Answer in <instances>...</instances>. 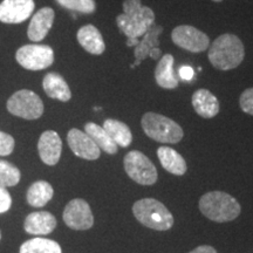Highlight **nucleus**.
<instances>
[{"label": "nucleus", "instance_id": "30", "mask_svg": "<svg viewBox=\"0 0 253 253\" xmlns=\"http://www.w3.org/2000/svg\"><path fill=\"white\" fill-rule=\"evenodd\" d=\"M12 204V198L9 192L4 186L0 185V213H4L9 210Z\"/></svg>", "mask_w": 253, "mask_h": 253}, {"label": "nucleus", "instance_id": "24", "mask_svg": "<svg viewBox=\"0 0 253 253\" xmlns=\"http://www.w3.org/2000/svg\"><path fill=\"white\" fill-rule=\"evenodd\" d=\"M54 195V190L52 185L46 181L34 182L27 191V202L31 207L41 208L45 207L52 199Z\"/></svg>", "mask_w": 253, "mask_h": 253}, {"label": "nucleus", "instance_id": "23", "mask_svg": "<svg viewBox=\"0 0 253 253\" xmlns=\"http://www.w3.org/2000/svg\"><path fill=\"white\" fill-rule=\"evenodd\" d=\"M103 129L108 132L118 147L126 148L131 144L132 134L130 128L119 120L107 119L103 122Z\"/></svg>", "mask_w": 253, "mask_h": 253}, {"label": "nucleus", "instance_id": "4", "mask_svg": "<svg viewBox=\"0 0 253 253\" xmlns=\"http://www.w3.org/2000/svg\"><path fill=\"white\" fill-rule=\"evenodd\" d=\"M132 212L142 225L156 231H167L173 225V217L160 201L143 198L132 205Z\"/></svg>", "mask_w": 253, "mask_h": 253}, {"label": "nucleus", "instance_id": "33", "mask_svg": "<svg viewBox=\"0 0 253 253\" xmlns=\"http://www.w3.org/2000/svg\"><path fill=\"white\" fill-rule=\"evenodd\" d=\"M161 55H162V50H161L160 47H157V48H155V49L151 50L150 54H149L150 58L154 59V60L161 59Z\"/></svg>", "mask_w": 253, "mask_h": 253}, {"label": "nucleus", "instance_id": "25", "mask_svg": "<svg viewBox=\"0 0 253 253\" xmlns=\"http://www.w3.org/2000/svg\"><path fill=\"white\" fill-rule=\"evenodd\" d=\"M19 253H62V250L54 240L37 237L25 242Z\"/></svg>", "mask_w": 253, "mask_h": 253}, {"label": "nucleus", "instance_id": "10", "mask_svg": "<svg viewBox=\"0 0 253 253\" xmlns=\"http://www.w3.org/2000/svg\"><path fill=\"white\" fill-rule=\"evenodd\" d=\"M63 221L73 230H89L94 225V216L84 199H72L63 210Z\"/></svg>", "mask_w": 253, "mask_h": 253}, {"label": "nucleus", "instance_id": "26", "mask_svg": "<svg viewBox=\"0 0 253 253\" xmlns=\"http://www.w3.org/2000/svg\"><path fill=\"white\" fill-rule=\"evenodd\" d=\"M20 170L14 164L7 162L5 160H0V185L14 186L20 181Z\"/></svg>", "mask_w": 253, "mask_h": 253}, {"label": "nucleus", "instance_id": "9", "mask_svg": "<svg viewBox=\"0 0 253 253\" xmlns=\"http://www.w3.org/2000/svg\"><path fill=\"white\" fill-rule=\"evenodd\" d=\"M171 39L176 46L191 53L204 52L210 46L208 34L190 25H181L173 28Z\"/></svg>", "mask_w": 253, "mask_h": 253}, {"label": "nucleus", "instance_id": "36", "mask_svg": "<svg viewBox=\"0 0 253 253\" xmlns=\"http://www.w3.org/2000/svg\"><path fill=\"white\" fill-rule=\"evenodd\" d=\"M0 239H1V232H0Z\"/></svg>", "mask_w": 253, "mask_h": 253}, {"label": "nucleus", "instance_id": "14", "mask_svg": "<svg viewBox=\"0 0 253 253\" xmlns=\"http://www.w3.org/2000/svg\"><path fill=\"white\" fill-rule=\"evenodd\" d=\"M55 18L54 9L50 7H42L31 19L27 28L28 39L33 42H40L47 37L53 26Z\"/></svg>", "mask_w": 253, "mask_h": 253}, {"label": "nucleus", "instance_id": "32", "mask_svg": "<svg viewBox=\"0 0 253 253\" xmlns=\"http://www.w3.org/2000/svg\"><path fill=\"white\" fill-rule=\"evenodd\" d=\"M189 253H217V251L216 249L210 245H202V246H198V248H196L194 251Z\"/></svg>", "mask_w": 253, "mask_h": 253}, {"label": "nucleus", "instance_id": "28", "mask_svg": "<svg viewBox=\"0 0 253 253\" xmlns=\"http://www.w3.org/2000/svg\"><path fill=\"white\" fill-rule=\"evenodd\" d=\"M14 138L9 134L0 131V156H8L13 153L14 149Z\"/></svg>", "mask_w": 253, "mask_h": 253}, {"label": "nucleus", "instance_id": "29", "mask_svg": "<svg viewBox=\"0 0 253 253\" xmlns=\"http://www.w3.org/2000/svg\"><path fill=\"white\" fill-rule=\"evenodd\" d=\"M240 108L249 115H253V88L244 90L239 99Z\"/></svg>", "mask_w": 253, "mask_h": 253}, {"label": "nucleus", "instance_id": "12", "mask_svg": "<svg viewBox=\"0 0 253 253\" xmlns=\"http://www.w3.org/2000/svg\"><path fill=\"white\" fill-rule=\"evenodd\" d=\"M67 142L71 150L78 157L87 161H95L100 157L101 150L84 131L73 128L68 131Z\"/></svg>", "mask_w": 253, "mask_h": 253}, {"label": "nucleus", "instance_id": "18", "mask_svg": "<svg viewBox=\"0 0 253 253\" xmlns=\"http://www.w3.org/2000/svg\"><path fill=\"white\" fill-rule=\"evenodd\" d=\"M195 112L204 119H212L219 113V101L208 89H198L192 95Z\"/></svg>", "mask_w": 253, "mask_h": 253}, {"label": "nucleus", "instance_id": "19", "mask_svg": "<svg viewBox=\"0 0 253 253\" xmlns=\"http://www.w3.org/2000/svg\"><path fill=\"white\" fill-rule=\"evenodd\" d=\"M155 80L164 89H175L178 86V78L173 72V56L166 54L158 61L155 69Z\"/></svg>", "mask_w": 253, "mask_h": 253}, {"label": "nucleus", "instance_id": "21", "mask_svg": "<svg viewBox=\"0 0 253 253\" xmlns=\"http://www.w3.org/2000/svg\"><path fill=\"white\" fill-rule=\"evenodd\" d=\"M157 157L167 171L176 176H183L186 172V162L181 154L169 147H161L157 150Z\"/></svg>", "mask_w": 253, "mask_h": 253}, {"label": "nucleus", "instance_id": "13", "mask_svg": "<svg viewBox=\"0 0 253 253\" xmlns=\"http://www.w3.org/2000/svg\"><path fill=\"white\" fill-rule=\"evenodd\" d=\"M38 151L43 163L47 166H55L61 157L62 141L54 130H46L41 134L38 142Z\"/></svg>", "mask_w": 253, "mask_h": 253}, {"label": "nucleus", "instance_id": "35", "mask_svg": "<svg viewBox=\"0 0 253 253\" xmlns=\"http://www.w3.org/2000/svg\"><path fill=\"white\" fill-rule=\"evenodd\" d=\"M212 1H214V2H221V1H223V0H212Z\"/></svg>", "mask_w": 253, "mask_h": 253}, {"label": "nucleus", "instance_id": "27", "mask_svg": "<svg viewBox=\"0 0 253 253\" xmlns=\"http://www.w3.org/2000/svg\"><path fill=\"white\" fill-rule=\"evenodd\" d=\"M55 1L63 8L84 14L94 13L95 9H96L95 0H55Z\"/></svg>", "mask_w": 253, "mask_h": 253}, {"label": "nucleus", "instance_id": "22", "mask_svg": "<svg viewBox=\"0 0 253 253\" xmlns=\"http://www.w3.org/2000/svg\"><path fill=\"white\" fill-rule=\"evenodd\" d=\"M84 132L95 142L100 150H103L104 153L109 155H115L118 153V144L113 141L108 132L104 130L103 126L94 122H88L84 125Z\"/></svg>", "mask_w": 253, "mask_h": 253}, {"label": "nucleus", "instance_id": "7", "mask_svg": "<svg viewBox=\"0 0 253 253\" xmlns=\"http://www.w3.org/2000/svg\"><path fill=\"white\" fill-rule=\"evenodd\" d=\"M15 60L27 71H42L54 62V50L50 46L41 43L24 45L15 53Z\"/></svg>", "mask_w": 253, "mask_h": 253}, {"label": "nucleus", "instance_id": "6", "mask_svg": "<svg viewBox=\"0 0 253 253\" xmlns=\"http://www.w3.org/2000/svg\"><path fill=\"white\" fill-rule=\"evenodd\" d=\"M7 110L12 115L25 120H38L43 114V102L38 94L30 89H21L9 97Z\"/></svg>", "mask_w": 253, "mask_h": 253}, {"label": "nucleus", "instance_id": "11", "mask_svg": "<svg viewBox=\"0 0 253 253\" xmlns=\"http://www.w3.org/2000/svg\"><path fill=\"white\" fill-rule=\"evenodd\" d=\"M36 8L34 0H2L0 2V21L4 24H21Z\"/></svg>", "mask_w": 253, "mask_h": 253}, {"label": "nucleus", "instance_id": "1", "mask_svg": "<svg viewBox=\"0 0 253 253\" xmlns=\"http://www.w3.org/2000/svg\"><path fill=\"white\" fill-rule=\"evenodd\" d=\"M208 58L218 71H230L243 62L245 58V47L235 34H221L209 47Z\"/></svg>", "mask_w": 253, "mask_h": 253}, {"label": "nucleus", "instance_id": "34", "mask_svg": "<svg viewBox=\"0 0 253 253\" xmlns=\"http://www.w3.org/2000/svg\"><path fill=\"white\" fill-rule=\"evenodd\" d=\"M138 42H140V41H138L137 38H128V40H126V45H128L129 47L137 46Z\"/></svg>", "mask_w": 253, "mask_h": 253}, {"label": "nucleus", "instance_id": "3", "mask_svg": "<svg viewBox=\"0 0 253 253\" xmlns=\"http://www.w3.org/2000/svg\"><path fill=\"white\" fill-rule=\"evenodd\" d=\"M199 210L209 219L225 223L236 219L242 208L232 196L223 191H211L199 199Z\"/></svg>", "mask_w": 253, "mask_h": 253}, {"label": "nucleus", "instance_id": "15", "mask_svg": "<svg viewBox=\"0 0 253 253\" xmlns=\"http://www.w3.org/2000/svg\"><path fill=\"white\" fill-rule=\"evenodd\" d=\"M78 42L86 52L93 55H101L106 50L103 37L94 25H84L77 33Z\"/></svg>", "mask_w": 253, "mask_h": 253}, {"label": "nucleus", "instance_id": "2", "mask_svg": "<svg viewBox=\"0 0 253 253\" xmlns=\"http://www.w3.org/2000/svg\"><path fill=\"white\" fill-rule=\"evenodd\" d=\"M123 13L116 18V24L121 33L128 38H140L155 24V13L141 0H125Z\"/></svg>", "mask_w": 253, "mask_h": 253}, {"label": "nucleus", "instance_id": "17", "mask_svg": "<svg viewBox=\"0 0 253 253\" xmlns=\"http://www.w3.org/2000/svg\"><path fill=\"white\" fill-rule=\"evenodd\" d=\"M42 88L50 99L67 102L72 99V91L67 81L59 73H48L42 80Z\"/></svg>", "mask_w": 253, "mask_h": 253}, {"label": "nucleus", "instance_id": "16", "mask_svg": "<svg viewBox=\"0 0 253 253\" xmlns=\"http://www.w3.org/2000/svg\"><path fill=\"white\" fill-rule=\"evenodd\" d=\"M25 231L30 235H49L56 227V219L50 212L38 211L28 214L24 224Z\"/></svg>", "mask_w": 253, "mask_h": 253}, {"label": "nucleus", "instance_id": "5", "mask_svg": "<svg viewBox=\"0 0 253 253\" xmlns=\"http://www.w3.org/2000/svg\"><path fill=\"white\" fill-rule=\"evenodd\" d=\"M141 125L148 137L161 143H178L184 136L182 126L178 123L157 113H145Z\"/></svg>", "mask_w": 253, "mask_h": 253}, {"label": "nucleus", "instance_id": "8", "mask_svg": "<svg viewBox=\"0 0 253 253\" xmlns=\"http://www.w3.org/2000/svg\"><path fill=\"white\" fill-rule=\"evenodd\" d=\"M125 170L132 181L141 185H153L157 181V170L154 163L143 153L129 151L123 160Z\"/></svg>", "mask_w": 253, "mask_h": 253}, {"label": "nucleus", "instance_id": "31", "mask_svg": "<svg viewBox=\"0 0 253 253\" xmlns=\"http://www.w3.org/2000/svg\"><path fill=\"white\" fill-rule=\"evenodd\" d=\"M179 77L183 79L184 81H190L194 78V69H192L190 66H183V67L179 68Z\"/></svg>", "mask_w": 253, "mask_h": 253}, {"label": "nucleus", "instance_id": "20", "mask_svg": "<svg viewBox=\"0 0 253 253\" xmlns=\"http://www.w3.org/2000/svg\"><path fill=\"white\" fill-rule=\"evenodd\" d=\"M163 32V27L158 26V25H153L149 30L144 33L143 39L137 43V46L135 47L134 55L136 58V61L134 65L131 66V68H134V66H138L141 61H143L149 56L150 52L155 48H157L160 42H158V37Z\"/></svg>", "mask_w": 253, "mask_h": 253}]
</instances>
